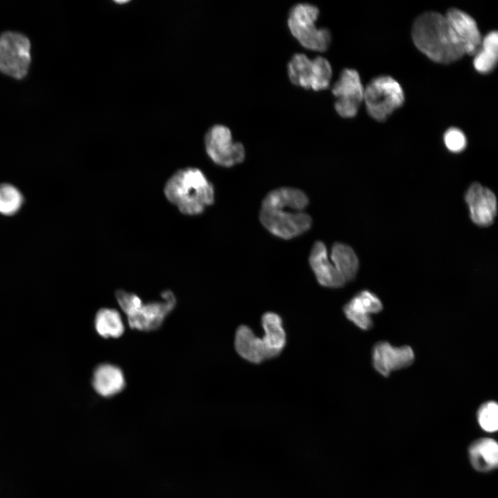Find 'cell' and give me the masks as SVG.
I'll list each match as a JSON object with an SVG mask.
<instances>
[{
    "instance_id": "1",
    "label": "cell",
    "mask_w": 498,
    "mask_h": 498,
    "mask_svg": "<svg viewBox=\"0 0 498 498\" xmlns=\"http://www.w3.org/2000/svg\"><path fill=\"white\" fill-rule=\"evenodd\" d=\"M308 199L302 190L280 187L269 192L262 201L259 219L273 234L286 239L307 231L312 219L304 212Z\"/></svg>"
},
{
    "instance_id": "2",
    "label": "cell",
    "mask_w": 498,
    "mask_h": 498,
    "mask_svg": "<svg viewBox=\"0 0 498 498\" xmlns=\"http://www.w3.org/2000/svg\"><path fill=\"white\" fill-rule=\"evenodd\" d=\"M412 37L416 47L437 63L450 64L465 55L446 17L436 12H424L415 19Z\"/></svg>"
},
{
    "instance_id": "3",
    "label": "cell",
    "mask_w": 498,
    "mask_h": 498,
    "mask_svg": "<svg viewBox=\"0 0 498 498\" xmlns=\"http://www.w3.org/2000/svg\"><path fill=\"white\" fill-rule=\"evenodd\" d=\"M264 335L259 337L246 325L239 326L235 333L234 347L243 359L253 363L278 356L286 344V333L281 316L266 312L261 319Z\"/></svg>"
},
{
    "instance_id": "4",
    "label": "cell",
    "mask_w": 498,
    "mask_h": 498,
    "mask_svg": "<svg viewBox=\"0 0 498 498\" xmlns=\"http://www.w3.org/2000/svg\"><path fill=\"white\" fill-rule=\"evenodd\" d=\"M166 198L183 214L196 215L214 201L212 185L199 169L187 167L176 172L164 187Z\"/></svg>"
},
{
    "instance_id": "5",
    "label": "cell",
    "mask_w": 498,
    "mask_h": 498,
    "mask_svg": "<svg viewBox=\"0 0 498 498\" xmlns=\"http://www.w3.org/2000/svg\"><path fill=\"white\" fill-rule=\"evenodd\" d=\"M319 14V9L315 6L297 3L288 13V26L293 36L303 47L323 52L331 44V35L327 28L316 26Z\"/></svg>"
},
{
    "instance_id": "6",
    "label": "cell",
    "mask_w": 498,
    "mask_h": 498,
    "mask_svg": "<svg viewBox=\"0 0 498 498\" xmlns=\"http://www.w3.org/2000/svg\"><path fill=\"white\" fill-rule=\"evenodd\" d=\"M369 115L374 120L385 121L404 103L405 95L400 84L387 75L371 80L364 91V99Z\"/></svg>"
},
{
    "instance_id": "7",
    "label": "cell",
    "mask_w": 498,
    "mask_h": 498,
    "mask_svg": "<svg viewBox=\"0 0 498 498\" xmlns=\"http://www.w3.org/2000/svg\"><path fill=\"white\" fill-rule=\"evenodd\" d=\"M288 75L293 84L304 89L320 91L331 83L332 68L323 57L310 59L305 54H295L288 64Z\"/></svg>"
},
{
    "instance_id": "8",
    "label": "cell",
    "mask_w": 498,
    "mask_h": 498,
    "mask_svg": "<svg viewBox=\"0 0 498 498\" xmlns=\"http://www.w3.org/2000/svg\"><path fill=\"white\" fill-rule=\"evenodd\" d=\"M30 62V42L27 37L11 31L0 35V72L21 80L27 75Z\"/></svg>"
},
{
    "instance_id": "9",
    "label": "cell",
    "mask_w": 498,
    "mask_h": 498,
    "mask_svg": "<svg viewBox=\"0 0 498 498\" xmlns=\"http://www.w3.org/2000/svg\"><path fill=\"white\" fill-rule=\"evenodd\" d=\"M205 147L211 160L223 167L239 164L245 158L243 145L234 142L230 129L222 124H216L207 131Z\"/></svg>"
},
{
    "instance_id": "10",
    "label": "cell",
    "mask_w": 498,
    "mask_h": 498,
    "mask_svg": "<svg viewBox=\"0 0 498 498\" xmlns=\"http://www.w3.org/2000/svg\"><path fill=\"white\" fill-rule=\"evenodd\" d=\"M365 89L357 71L344 69L332 87V93L336 98L335 109L342 118L356 116L364 99Z\"/></svg>"
},
{
    "instance_id": "11",
    "label": "cell",
    "mask_w": 498,
    "mask_h": 498,
    "mask_svg": "<svg viewBox=\"0 0 498 498\" xmlns=\"http://www.w3.org/2000/svg\"><path fill=\"white\" fill-rule=\"evenodd\" d=\"M371 358L376 371L388 377L391 371L410 366L415 356L409 346L394 347L388 342L382 341L373 347Z\"/></svg>"
},
{
    "instance_id": "12",
    "label": "cell",
    "mask_w": 498,
    "mask_h": 498,
    "mask_svg": "<svg viewBox=\"0 0 498 498\" xmlns=\"http://www.w3.org/2000/svg\"><path fill=\"white\" fill-rule=\"evenodd\" d=\"M465 200L470 218L475 224L486 227L492 223L497 214V203L495 194L490 189L474 183L468 189Z\"/></svg>"
},
{
    "instance_id": "13",
    "label": "cell",
    "mask_w": 498,
    "mask_h": 498,
    "mask_svg": "<svg viewBox=\"0 0 498 498\" xmlns=\"http://www.w3.org/2000/svg\"><path fill=\"white\" fill-rule=\"evenodd\" d=\"M164 302L142 304L131 315L128 316L129 326L141 331H151L158 328L176 304V298L171 291L161 294Z\"/></svg>"
},
{
    "instance_id": "14",
    "label": "cell",
    "mask_w": 498,
    "mask_h": 498,
    "mask_svg": "<svg viewBox=\"0 0 498 498\" xmlns=\"http://www.w3.org/2000/svg\"><path fill=\"white\" fill-rule=\"evenodd\" d=\"M382 304L373 293L364 290L352 297L343 307L346 317L362 330L373 326L371 315L381 311Z\"/></svg>"
},
{
    "instance_id": "15",
    "label": "cell",
    "mask_w": 498,
    "mask_h": 498,
    "mask_svg": "<svg viewBox=\"0 0 498 498\" xmlns=\"http://www.w3.org/2000/svg\"><path fill=\"white\" fill-rule=\"evenodd\" d=\"M445 16L465 54L474 55L479 49L483 39L475 20L466 12L454 8L449 9Z\"/></svg>"
},
{
    "instance_id": "16",
    "label": "cell",
    "mask_w": 498,
    "mask_h": 498,
    "mask_svg": "<svg viewBox=\"0 0 498 498\" xmlns=\"http://www.w3.org/2000/svg\"><path fill=\"white\" fill-rule=\"evenodd\" d=\"M310 266L318 283L327 288H340L346 283L333 266L327 248L322 241H316L311 250Z\"/></svg>"
},
{
    "instance_id": "17",
    "label": "cell",
    "mask_w": 498,
    "mask_h": 498,
    "mask_svg": "<svg viewBox=\"0 0 498 498\" xmlns=\"http://www.w3.org/2000/svg\"><path fill=\"white\" fill-rule=\"evenodd\" d=\"M92 382L96 392L104 397L120 392L125 386L122 370L110 364H102L95 368Z\"/></svg>"
},
{
    "instance_id": "18",
    "label": "cell",
    "mask_w": 498,
    "mask_h": 498,
    "mask_svg": "<svg viewBox=\"0 0 498 498\" xmlns=\"http://www.w3.org/2000/svg\"><path fill=\"white\" fill-rule=\"evenodd\" d=\"M473 468L480 472L493 470L498 463V445L490 438L479 439L473 442L468 450Z\"/></svg>"
},
{
    "instance_id": "19",
    "label": "cell",
    "mask_w": 498,
    "mask_h": 498,
    "mask_svg": "<svg viewBox=\"0 0 498 498\" xmlns=\"http://www.w3.org/2000/svg\"><path fill=\"white\" fill-rule=\"evenodd\" d=\"M330 260L345 283L352 280L359 267L358 259L348 245L336 243L331 248Z\"/></svg>"
},
{
    "instance_id": "20",
    "label": "cell",
    "mask_w": 498,
    "mask_h": 498,
    "mask_svg": "<svg viewBox=\"0 0 498 498\" xmlns=\"http://www.w3.org/2000/svg\"><path fill=\"white\" fill-rule=\"evenodd\" d=\"M498 59V33H488L483 39L481 46L474 55L473 66L475 70L482 74L493 71Z\"/></svg>"
},
{
    "instance_id": "21",
    "label": "cell",
    "mask_w": 498,
    "mask_h": 498,
    "mask_svg": "<svg viewBox=\"0 0 498 498\" xmlns=\"http://www.w3.org/2000/svg\"><path fill=\"white\" fill-rule=\"evenodd\" d=\"M95 326L97 332L104 338H118L124 332L120 314L115 309H100L95 316Z\"/></svg>"
},
{
    "instance_id": "22",
    "label": "cell",
    "mask_w": 498,
    "mask_h": 498,
    "mask_svg": "<svg viewBox=\"0 0 498 498\" xmlns=\"http://www.w3.org/2000/svg\"><path fill=\"white\" fill-rule=\"evenodd\" d=\"M23 196L15 186L0 184V213L6 216L15 214L21 207Z\"/></svg>"
},
{
    "instance_id": "23",
    "label": "cell",
    "mask_w": 498,
    "mask_h": 498,
    "mask_svg": "<svg viewBox=\"0 0 498 498\" xmlns=\"http://www.w3.org/2000/svg\"><path fill=\"white\" fill-rule=\"evenodd\" d=\"M477 419L481 427L488 432L498 429V406L495 401H488L479 407Z\"/></svg>"
},
{
    "instance_id": "24",
    "label": "cell",
    "mask_w": 498,
    "mask_h": 498,
    "mask_svg": "<svg viewBox=\"0 0 498 498\" xmlns=\"http://www.w3.org/2000/svg\"><path fill=\"white\" fill-rule=\"evenodd\" d=\"M443 140L447 149L453 153L462 151L467 145L465 134L456 127H451L445 132Z\"/></svg>"
},
{
    "instance_id": "25",
    "label": "cell",
    "mask_w": 498,
    "mask_h": 498,
    "mask_svg": "<svg viewBox=\"0 0 498 498\" xmlns=\"http://www.w3.org/2000/svg\"><path fill=\"white\" fill-rule=\"evenodd\" d=\"M117 301L127 317L133 315L142 304V300L135 294L122 290L116 292Z\"/></svg>"
},
{
    "instance_id": "26",
    "label": "cell",
    "mask_w": 498,
    "mask_h": 498,
    "mask_svg": "<svg viewBox=\"0 0 498 498\" xmlns=\"http://www.w3.org/2000/svg\"><path fill=\"white\" fill-rule=\"evenodd\" d=\"M117 2H118V3H127V1H117Z\"/></svg>"
}]
</instances>
